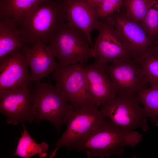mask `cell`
I'll return each instance as SVG.
<instances>
[{
    "label": "cell",
    "mask_w": 158,
    "mask_h": 158,
    "mask_svg": "<svg viewBox=\"0 0 158 158\" xmlns=\"http://www.w3.org/2000/svg\"><path fill=\"white\" fill-rule=\"evenodd\" d=\"M47 0H0V18L14 20L19 25L32 9Z\"/></svg>",
    "instance_id": "cell-17"
},
{
    "label": "cell",
    "mask_w": 158,
    "mask_h": 158,
    "mask_svg": "<svg viewBox=\"0 0 158 158\" xmlns=\"http://www.w3.org/2000/svg\"><path fill=\"white\" fill-rule=\"evenodd\" d=\"M139 63L149 84L158 87V56L151 49Z\"/></svg>",
    "instance_id": "cell-22"
},
{
    "label": "cell",
    "mask_w": 158,
    "mask_h": 158,
    "mask_svg": "<svg viewBox=\"0 0 158 158\" xmlns=\"http://www.w3.org/2000/svg\"><path fill=\"white\" fill-rule=\"evenodd\" d=\"M106 69L117 96H137L149 84L139 62L133 58L114 61Z\"/></svg>",
    "instance_id": "cell-8"
},
{
    "label": "cell",
    "mask_w": 158,
    "mask_h": 158,
    "mask_svg": "<svg viewBox=\"0 0 158 158\" xmlns=\"http://www.w3.org/2000/svg\"><path fill=\"white\" fill-rule=\"evenodd\" d=\"M52 73L56 89L75 110L86 107H96L88 90L82 65L77 63L59 66Z\"/></svg>",
    "instance_id": "cell-5"
},
{
    "label": "cell",
    "mask_w": 158,
    "mask_h": 158,
    "mask_svg": "<svg viewBox=\"0 0 158 158\" xmlns=\"http://www.w3.org/2000/svg\"><path fill=\"white\" fill-rule=\"evenodd\" d=\"M96 10L98 8L103 0H87Z\"/></svg>",
    "instance_id": "cell-24"
},
{
    "label": "cell",
    "mask_w": 158,
    "mask_h": 158,
    "mask_svg": "<svg viewBox=\"0 0 158 158\" xmlns=\"http://www.w3.org/2000/svg\"><path fill=\"white\" fill-rule=\"evenodd\" d=\"M0 112L7 117L8 124L32 122L31 90L18 87L0 90Z\"/></svg>",
    "instance_id": "cell-11"
},
{
    "label": "cell",
    "mask_w": 158,
    "mask_h": 158,
    "mask_svg": "<svg viewBox=\"0 0 158 158\" xmlns=\"http://www.w3.org/2000/svg\"><path fill=\"white\" fill-rule=\"evenodd\" d=\"M106 118L100 110L95 107H86L74 111L69 118L66 130L56 140L54 150L50 152L49 158L55 157L61 147L71 150L74 143L93 131Z\"/></svg>",
    "instance_id": "cell-7"
},
{
    "label": "cell",
    "mask_w": 158,
    "mask_h": 158,
    "mask_svg": "<svg viewBox=\"0 0 158 158\" xmlns=\"http://www.w3.org/2000/svg\"><path fill=\"white\" fill-rule=\"evenodd\" d=\"M28 59L20 49L0 58V90L15 87L25 88L32 81Z\"/></svg>",
    "instance_id": "cell-12"
},
{
    "label": "cell",
    "mask_w": 158,
    "mask_h": 158,
    "mask_svg": "<svg viewBox=\"0 0 158 158\" xmlns=\"http://www.w3.org/2000/svg\"><path fill=\"white\" fill-rule=\"evenodd\" d=\"M67 22L82 31L92 48V32L98 30L99 20L97 10L87 0H61Z\"/></svg>",
    "instance_id": "cell-13"
},
{
    "label": "cell",
    "mask_w": 158,
    "mask_h": 158,
    "mask_svg": "<svg viewBox=\"0 0 158 158\" xmlns=\"http://www.w3.org/2000/svg\"><path fill=\"white\" fill-rule=\"evenodd\" d=\"M147 117L158 126V87L153 85L142 90L137 96Z\"/></svg>",
    "instance_id": "cell-19"
},
{
    "label": "cell",
    "mask_w": 158,
    "mask_h": 158,
    "mask_svg": "<svg viewBox=\"0 0 158 158\" xmlns=\"http://www.w3.org/2000/svg\"><path fill=\"white\" fill-rule=\"evenodd\" d=\"M142 137L138 131H127L115 126L107 117L93 131L74 143L71 150L83 152L89 158L121 156L126 147H134Z\"/></svg>",
    "instance_id": "cell-1"
},
{
    "label": "cell",
    "mask_w": 158,
    "mask_h": 158,
    "mask_svg": "<svg viewBox=\"0 0 158 158\" xmlns=\"http://www.w3.org/2000/svg\"><path fill=\"white\" fill-rule=\"evenodd\" d=\"M142 25L149 36L154 42L158 37V0H150Z\"/></svg>",
    "instance_id": "cell-20"
},
{
    "label": "cell",
    "mask_w": 158,
    "mask_h": 158,
    "mask_svg": "<svg viewBox=\"0 0 158 158\" xmlns=\"http://www.w3.org/2000/svg\"><path fill=\"white\" fill-rule=\"evenodd\" d=\"M67 22L61 1L47 0L31 10L18 28L25 43L47 44Z\"/></svg>",
    "instance_id": "cell-2"
},
{
    "label": "cell",
    "mask_w": 158,
    "mask_h": 158,
    "mask_svg": "<svg viewBox=\"0 0 158 158\" xmlns=\"http://www.w3.org/2000/svg\"><path fill=\"white\" fill-rule=\"evenodd\" d=\"M56 0V1H60L61 0Z\"/></svg>",
    "instance_id": "cell-26"
},
{
    "label": "cell",
    "mask_w": 158,
    "mask_h": 158,
    "mask_svg": "<svg viewBox=\"0 0 158 158\" xmlns=\"http://www.w3.org/2000/svg\"><path fill=\"white\" fill-rule=\"evenodd\" d=\"M107 65L95 61L82 65L89 91L97 108L117 96L115 87L107 73Z\"/></svg>",
    "instance_id": "cell-14"
},
{
    "label": "cell",
    "mask_w": 158,
    "mask_h": 158,
    "mask_svg": "<svg viewBox=\"0 0 158 158\" xmlns=\"http://www.w3.org/2000/svg\"><path fill=\"white\" fill-rule=\"evenodd\" d=\"M99 20L98 33L92 47L95 61L107 64L117 60L133 58L108 17Z\"/></svg>",
    "instance_id": "cell-10"
},
{
    "label": "cell",
    "mask_w": 158,
    "mask_h": 158,
    "mask_svg": "<svg viewBox=\"0 0 158 158\" xmlns=\"http://www.w3.org/2000/svg\"><path fill=\"white\" fill-rule=\"evenodd\" d=\"M107 17L133 58L140 62L154 43L142 23L131 20L120 11Z\"/></svg>",
    "instance_id": "cell-9"
},
{
    "label": "cell",
    "mask_w": 158,
    "mask_h": 158,
    "mask_svg": "<svg viewBox=\"0 0 158 158\" xmlns=\"http://www.w3.org/2000/svg\"><path fill=\"white\" fill-rule=\"evenodd\" d=\"M23 131L18 142L13 155L22 158H29L37 155L40 158L46 157L48 154V145L43 142L40 144L36 142L31 137L24 123H22Z\"/></svg>",
    "instance_id": "cell-18"
},
{
    "label": "cell",
    "mask_w": 158,
    "mask_h": 158,
    "mask_svg": "<svg viewBox=\"0 0 158 158\" xmlns=\"http://www.w3.org/2000/svg\"><path fill=\"white\" fill-rule=\"evenodd\" d=\"M48 44L59 66L82 65L95 58L85 35L67 22L51 37Z\"/></svg>",
    "instance_id": "cell-4"
},
{
    "label": "cell",
    "mask_w": 158,
    "mask_h": 158,
    "mask_svg": "<svg viewBox=\"0 0 158 158\" xmlns=\"http://www.w3.org/2000/svg\"><path fill=\"white\" fill-rule=\"evenodd\" d=\"M35 81L31 91L33 121H48L59 132L63 126L66 125L75 110L49 80L44 83L40 80Z\"/></svg>",
    "instance_id": "cell-3"
},
{
    "label": "cell",
    "mask_w": 158,
    "mask_h": 158,
    "mask_svg": "<svg viewBox=\"0 0 158 158\" xmlns=\"http://www.w3.org/2000/svg\"><path fill=\"white\" fill-rule=\"evenodd\" d=\"M137 96H117L101 105L100 110L115 126L132 131L138 127L148 128L145 110Z\"/></svg>",
    "instance_id": "cell-6"
},
{
    "label": "cell",
    "mask_w": 158,
    "mask_h": 158,
    "mask_svg": "<svg viewBox=\"0 0 158 158\" xmlns=\"http://www.w3.org/2000/svg\"><path fill=\"white\" fill-rule=\"evenodd\" d=\"M123 5V0H103L97 10L99 19L120 11Z\"/></svg>",
    "instance_id": "cell-23"
},
{
    "label": "cell",
    "mask_w": 158,
    "mask_h": 158,
    "mask_svg": "<svg viewBox=\"0 0 158 158\" xmlns=\"http://www.w3.org/2000/svg\"><path fill=\"white\" fill-rule=\"evenodd\" d=\"M21 49L28 61L32 81L40 80L53 73L59 66L51 49L44 43H25Z\"/></svg>",
    "instance_id": "cell-15"
},
{
    "label": "cell",
    "mask_w": 158,
    "mask_h": 158,
    "mask_svg": "<svg viewBox=\"0 0 158 158\" xmlns=\"http://www.w3.org/2000/svg\"><path fill=\"white\" fill-rule=\"evenodd\" d=\"M25 43L18 24L12 19L0 18V58L21 49Z\"/></svg>",
    "instance_id": "cell-16"
},
{
    "label": "cell",
    "mask_w": 158,
    "mask_h": 158,
    "mask_svg": "<svg viewBox=\"0 0 158 158\" xmlns=\"http://www.w3.org/2000/svg\"><path fill=\"white\" fill-rule=\"evenodd\" d=\"M151 50L155 55L158 56V37L154 42Z\"/></svg>",
    "instance_id": "cell-25"
},
{
    "label": "cell",
    "mask_w": 158,
    "mask_h": 158,
    "mask_svg": "<svg viewBox=\"0 0 158 158\" xmlns=\"http://www.w3.org/2000/svg\"><path fill=\"white\" fill-rule=\"evenodd\" d=\"M150 0H123L126 7L124 12L131 20L142 22L147 12Z\"/></svg>",
    "instance_id": "cell-21"
}]
</instances>
